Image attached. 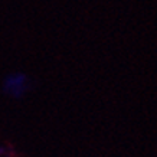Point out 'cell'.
Returning <instances> with one entry per match:
<instances>
[{
  "label": "cell",
  "instance_id": "1",
  "mask_svg": "<svg viewBox=\"0 0 157 157\" xmlns=\"http://www.w3.org/2000/svg\"><path fill=\"white\" fill-rule=\"evenodd\" d=\"M28 90V78L22 74L10 75L5 81V91L12 97L23 95Z\"/></svg>",
  "mask_w": 157,
  "mask_h": 157
}]
</instances>
